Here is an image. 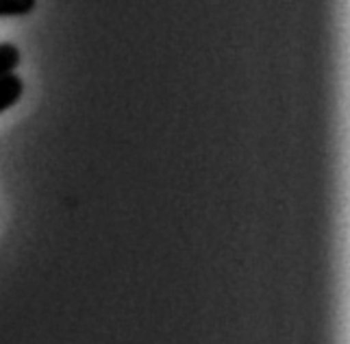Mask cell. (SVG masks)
Instances as JSON below:
<instances>
[{"label": "cell", "instance_id": "1", "mask_svg": "<svg viewBox=\"0 0 350 344\" xmlns=\"http://www.w3.org/2000/svg\"><path fill=\"white\" fill-rule=\"evenodd\" d=\"M22 90H24V83L14 72L0 77V114L7 112L9 107H14L20 101Z\"/></svg>", "mask_w": 350, "mask_h": 344}, {"label": "cell", "instance_id": "2", "mask_svg": "<svg viewBox=\"0 0 350 344\" xmlns=\"http://www.w3.org/2000/svg\"><path fill=\"white\" fill-rule=\"evenodd\" d=\"M35 9V0H0V18L27 16Z\"/></svg>", "mask_w": 350, "mask_h": 344}, {"label": "cell", "instance_id": "3", "mask_svg": "<svg viewBox=\"0 0 350 344\" xmlns=\"http://www.w3.org/2000/svg\"><path fill=\"white\" fill-rule=\"evenodd\" d=\"M20 64V51L14 44H0V77L11 75Z\"/></svg>", "mask_w": 350, "mask_h": 344}]
</instances>
